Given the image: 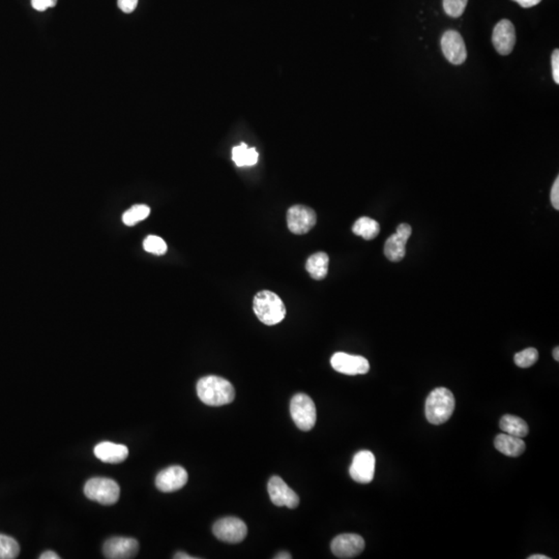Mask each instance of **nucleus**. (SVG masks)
I'll return each instance as SVG.
<instances>
[{"label": "nucleus", "instance_id": "obj_16", "mask_svg": "<svg viewBox=\"0 0 559 559\" xmlns=\"http://www.w3.org/2000/svg\"><path fill=\"white\" fill-rule=\"evenodd\" d=\"M492 43L499 54H511L516 44L515 27L511 21L503 19L497 23L493 31Z\"/></svg>", "mask_w": 559, "mask_h": 559}, {"label": "nucleus", "instance_id": "obj_2", "mask_svg": "<svg viewBox=\"0 0 559 559\" xmlns=\"http://www.w3.org/2000/svg\"><path fill=\"white\" fill-rule=\"evenodd\" d=\"M253 309L258 319L266 326H276L286 316L283 300L270 290L258 292L254 296Z\"/></svg>", "mask_w": 559, "mask_h": 559}, {"label": "nucleus", "instance_id": "obj_26", "mask_svg": "<svg viewBox=\"0 0 559 559\" xmlns=\"http://www.w3.org/2000/svg\"><path fill=\"white\" fill-rule=\"evenodd\" d=\"M143 247L145 251L155 254V255H164L167 252V245H166L165 240L155 236H147L143 242Z\"/></svg>", "mask_w": 559, "mask_h": 559}, {"label": "nucleus", "instance_id": "obj_36", "mask_svg": "<svg viewBox=\"0 0 559 559\" xmlns=\"http://www.w3.org/2000/svg\"><path fill=\"white\" fill-rule=\"evenodd\" d=\"M529 559H550L548 556H542V554H535V556H529Z\"/></svg>", "mask_w": 559, "mask_h": 559}, {"label": "nucleus", "instance_id": "obj_8", "mask_svg": "<svg viewBox=\"0 0 559 559\" xmlns=\"http://www.w3.org/2000/svg\"><path fill=\"white\" fill-rule=\"evenodd\" d=\"M330 364L337 372L345 375L366 374L370 370V364L364 356L351 355L345 352H337L330 358Z\"/></svg>", "mask_w": 559, "mask_h": 559}, {"label": "nucleus", "instance_id": "obj_33", "mask_svg": "<svg viewBox=\"0 0 559 559\" xmlns=\"http://www.w3.org/2000/svg\"><path fill=\"white\" fill-rule=\"evenodd\" d=\"M59 556H57L55 552L53 551H46L40 556V559H59Z\"/></svg>", "mask_w": 559, "mask_h": 559}, {"label": "nucleus", "instance_id": "obj_3", "mask_svg": "<svg viewBox=\"0 0 559 559\" xmlns=\"http://www.w3.org/2000/svg\"><path fill=\"white\" fill-rule=\"evenodd\" d=\"M454 397L451 390L445 388H435L426 401V418L433 424L447 422L454 413Z\"/></svg>", "mask_w": 559, "mask_h": 559}, {"label": "nucleus", "instance_id": "obj_22", "mask_svg": "<svg viewBox=\"0 0 559 559\" xmlns=\"http://www.w3.org/2000/svg\"><path fill=\"white\" fill-rule=\"evenodd\" d=\"M232 160L238 167L253 166L257 163L258 153L255 148H249L247 144L242 143L232 149Z\"/></svg>", "mask_w": 559, "mask_h": 559}, {"label": "nucleus", "instance_id": "obj_9", "mask_svg": "<svg viewBox=\"0 0 559 559\" xmlns=\"http://www.w3.org/2000/svg\"><path fill=\"white\" fill-rule=\"evenodd\" d=\"M365 541L355 533H344L332 539L330 549L336 558L347 559L360 556L365 549Z\"/></svg>", "mask_w": 559, "mask_h": 559}, {"label": "nucleus", "instance_id": "obj_14", "mask_svg": "<svg viewBox=\"0 0 559 559\" xmlns=\"http://www.w3.org/2000/svg\"><path fill=\"white\" fill-rule=\"evenodd\" d=\"M441 49L445 59L453 65H462L466 61V47L464 40L458 31H445L441 38Z\"/></svg>", "mask_w": 559, "mask_h": 559}, {"label": "nucleus", "instance_id": "obj_15", "mask_svg": "<svg viewBox=\"0 0 559 559\" xmlns=\"http://www.w3.org/2000/svg\"><path fill=\"white\" fill-rule=\"evenodd\" d=\"M187 470L183 467L174 465L162 470L155 479V486L162 492H174L185 487L187 483Z\"/></svg>", "mask_w": 559, "mask_h": 559}, {"label": "nucleus", "instance_id": "obj_32", "mask_svg": "<svg viewBox=\"0 0 559 559\" xmlns=\"http://www.w3.org/2000/svg\"><path fill=\"white\" fill-rule=\"evenodd\" d=\"M514 1L517 2L519 3L522 8H533V6H537L539 4L542 0H514Z\"/></svg>", "mask_w": 559, "mask_h": 559}, {"label": "nucleus", "instance_id": "obj_11", "mask_svg": "<svg viewBox=\"0 0 559 559\" xmlns=\"http://www.w3.org/2000/svg\"><path fill=\"white\" fill-rule=\"evenodd\" d=\"M270 500L277 507L296 509L300 505V497L280 477H270L268 485Z\"/></svg>", "mask_w": 559, "mask_h": 559}, {"label": "nucleus", "instance_id": "obj_18", "mask_svg": "<svg viewBox=\"0 0 559 559\" xmlns=\"http://www.w3.org/2000/svg\"><path fill=\"white\" fill-rule=\"evenodd\" d=\"M494 445L497 451L507 457L521 456L526 447L523 439L512 436L507 433L497 435L494 441Z\"/></svg>", "mask_w": 559, "mask_h": 559}, {"label": "nucleus", "instance_id": "obj_20", "mask_svg": "<svg viewBox=\"0 0 559 559\" xmlns=\"http://www.w3.org/2000/svg\"><path fill=\"white\" fill-rule=\"evenodd\" d=\"M499 427L503 432L512 436L523 438L529 432L528 424L521 418L516 415H505L501 418Z\"/></svg>", "mask_w": 559, "mask_h": 559}, {"label": "nucleus", "instance_id": "obj_17", "mask_svg": "<svg viewBox=\"0 0 559 559\" xmlns=\"http://www.w3.org/2000/svg\"><path fill=\"white\" fill-rule=\"evenodd\" d=\"M95 454L102 462L117 464L123 462L129 456V449L125 445L104 441L95 445Z\"/></svg>", "mask_w": 559, "mask_h": 559}, {"label": "nucleus", "instance_id": "obj_27", "mask_svg": "<svg viewBox=\"0 0 559 559\" xmlns=\"http://www.w3.org/2000/svg\"><path fill=\"white\" fill-rule=\"evenodd\" d=\"M468 0H443V8L449 16L459 18L462 16Z\"/></svg>", "mask_w": 559, "mask_h": 559}, {"label": "nucleus", "instance_id": "obj_12", "mask_svg": "<svg viewBox=\"0 0 559 559\" xmlns=\"http://www.w3.org/2000/svg\"><path fill=\"white\" fill-rule=\"evenodd\" d=\"M413 233V228L408 224H400L397 228L396 233L388 238L385 245V255L390 261L399 262L405 257L408 238Z\"/></svg>", "mask_w": 559, "mask_h": 559}, {"label": "nucleus", "instance_id": "obj_31", "mask_svg": "<svg viewBox=\"0 0 559 559\" xmlns=\"http://www.w3.org/2000/svg\"><path fill=\"white\" fill-rule=\"evenodd\" d=\"M552 206L556 210H559V177L554 181L553 187L551 190Z\"/></svg>", "mask_w": 559, "mask_h": 559}, {"label": "nucleus", "instance_id": "obj_35", "mask_svg": "<svg viewBox=\"0 0 559 559\" xmlns=\"http://www.w3.org/2000/svg\"><path fill=\"white\" fill-rule=\"evenodd\" d=\"M275 558H276V559H290V558H291V556H290V554L288 553V552H280L278 556H275Z\"/></svg>", "mask_w": 559, "mask_h": 559}, {"label": "nucleus", "instance_id": "obj_34", "mask_svg": "<svg viewBox=\"0 0 559 559\" xmlns=\"http://www.w3.org/2000/svg\"><path fill=\"white\" fill-rule=\"evenodd\" d=\"M174 558H176V559H196V558H193V556H190L189 554L183 553V552H178V553L175 554Z\"/></svg>", "mask_w": 559, "mask_h": 559}, {"label": "nucleus", "instance_id": "obj_10", "mask_svg": "<svg viewBox=\"0 0 559 559\" xmlns=\"http://www.w3.org/2000/svg\"><path fill=\"white\" fill-rule=\"evenodd\" d=\"M375 456L370 451H360L353 457L350 466V477L360 484H369L375 475Z\"/></svg>", "mask_w": 559, "mask_h": 559}, {"label": "nucleus", "instance_id": "obj_19", "mask_svg": "<svg viewBox=\"0 0 559 559\" xmlns=\"http://www.w3.org/2000/svg\"><path fill=\"white\" fill-rule=\"evenodd\" d=\"M330 257L323 252L313 254L307 260L306 270L314 280H323L328 276Z\"/></svg>", "mask_w": 559, "mask_h": 559}, {"label": "nucleus", "instance_id": "obj_4", "mask_svg": "<svg viewBox=\"0 0 559 559\" xmlns=\"http://www.w3.org/2000/svg\"><path fill=\"white\" fill-rule=\"evenodd\" d=\"M84 493L91 500L104 505H112L118 501L121 488L113 480L93 477L85 484Z\"/></svg>", "mask_w": 559, "mask_h": 559}, {"label": "nucleus", "instance_id": "obj_29", "mask_svg": "<svg viewBox=\"0 0 559 559\" xmlns=\"http://www.w3.org/2000/svg\"><path fill=\"white\" fill-rule=\"evenodd\" d=\"M118 8L125 14H131L138 6V0H117Z\"/></svg>", "mask_w": 559, "mask_h": 559}, {"label": "nucleus", "instance_id": "obj_7", "mask_svg": "<svg viewBox=\"0 0 559 559\" xmlns=\"http://www.w3.org/2000/svg\"><path fill=\"white\" fill-rule=\"evenodd\" d=\"M316 221L315 211L308 206H293L287 211L288 228L298 236L308 233L316 225Z\"/></svg>", "mask_w": 559, "mask_h": 559}, {"label": "nucleus", "instance_id": "obj_25", "mask_svg": "<svg viewBox=\"0 0 559 559\" xmlns=\"http://www.w3.org/2000/svg\"><path fill=\"white\" fill-rule=\"evenodd\" d=\"M537 360H539V351L533 347L518 352L514 358L515 364L520 368H529V367L533 366Z\"/></svg>", "mask_w": 559, "mask_h": 559}, {"label": "nucleus", "instance_id": "obj_24", "mask_svg": "<svg viewBox=\"0 0 559 559\" xmlns=\"http://www.w3.org/2000/svg\"><path fill=\"white\" fill-rule=\"evenodd\" d=\"M20 553V546L16 539L0 535V559H14Z\"/></svg>", "mask_w": 559, "mask_h": 559}, {"label": "nucleus", "instance_id": "obj_21", "mask_svg": "<svg viewBox=\"0 0 559 559\" xmlns=\"http://www.w3.org/2000/svg\"><path fill=\"white\" fill-rule=\"evenodd\" d=\"M352 231L355 236H360L365 240H374L381 232V225L375 220L370 219L368 217H360L354 223Z\"/></svg>", "mask_w": 559, "mask_h": 559}, {"label": "nucleus", "instance_id": "obj_28", "mask_svg": "<svg viewBox=\"0 0 559 559\" xmlns=\"http://www.w3.org/2000/svg\"><path fill=\"white\" fill-rule=\"evenodd\" d=\"M57 0H31V6L38 12H45L49 8H54Z\"/></svg>", "mask_w": 559, "mask_h": 559}, {"label": "nucleus", "instance_id": "obj_13", "mask_svg": "<svg viewBox=\"0 0 559 559\" xmlns=\"http://www.w3.org/2000/svg\"><path fill=\"white\" fill-rule=\"evenodd\" d=\"M139 551V543L132 537H112L104 544L103 552L106 558H134Z\"/></svg>", "mask_w": 559, "mask_h": 559}, {"label": "nucleus", "instance_id": "obj_37", "mask_svg": "<svg viewBox=\"0 0 559 559\" xmlns=\"http://www.w3.org/2000/svg\"><path fill=\"white\" fill-rule=\"evenodd\" d=\"M553 358H554V360H556V362H558V360H559V349H558V347H556V349H554V350H553Z\"/></svg>", "mask_w": 559, "mask_h": 559}, {"label": "nucleus", "instance_id": "obj_6", "mask_svg": "<svg viewBox=\"0 0 559 559\" xmlns=\"http://www.w3.org/2000/svg\"><path fill=\"white\" fill-rule=\"evenodd\" d=\"M213 533L217 539L228 544H238L244 541L247 535V527L243 520L236 517H226L217 520L213 526Z\"/></svg>", "mask_w": 559, "mask_h": 559}, {"label": "nucleus", "instance_id": "obj_1", "mask_svg": "<svg viewBox=\"0 0 559 559\" xmlns=\"http://www.w3.org/2000/svg\"><path fill=\"white\" fill-rule=\"evenodd\" d=\"M197 395L200 400L208 406H223L233 402L236 390L230 381L210 375L198 381Z\"/></svg>", "mask_w": 559, "mask_h": 559}, {"label": "nucleus", "instance_id": "obj_23", "mask_svg": "<svg viewBox=\"0 0 559 559\" xmlns=\"http://www.w3.org/2000/svg\"><path fill=\"white\" fill-rule=\"evenodd\" d=\"M151 213V208L144 204H137L132 206L130 210L125 211L123 215V222L125 225L134 226L143 220L146 219Z\"/></svg>", "mask_w": 559, "mask_h": 559}, {"label": "nucleus", "instance_id": "obj_30", "mask_svg": "<svg viewBox=\"0 0 559 559\" xmlns=\"http://www.w3.org/2000/svg\"><path fill=\"white\" fill-rule=\"evenodd\" d=\"M552 72L556 84H559V51L556 49L552 55Z\"/></svg>", "mask_w": 559, "mask_h": 559}, {"label": "nucleus", "instance_id": "obj_5", "mask_svg": "<svg viewBox=\"0 0 559 559\" xmlns=\"http://www.w3.org/2000/svg\"><path fill=\"white\" fill-rule=\"evenodd\" d=\"M290 413L292 420L298 429L310 431L316 424V407L312 399L305 394H298L292 398L290 403Z\"/></svg>", "mask_w": 559, "mask_h": 559}]
</instances>
